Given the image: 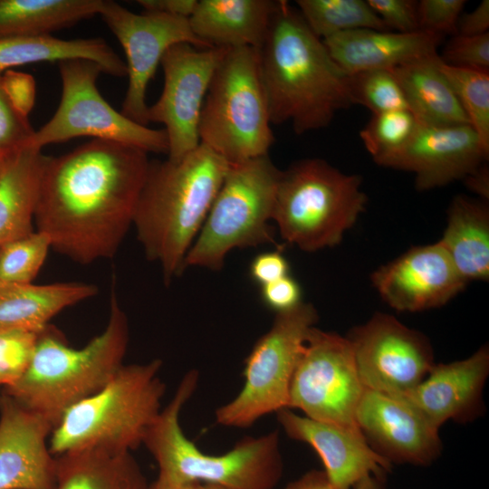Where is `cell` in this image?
Wrapping results in <instances>:
<instances>
[{
    "instance_id": "b9f144b4",
    "label": "cell",
    "mask_w": 489,
    "mask_h": 489,
    "mask_svg": "<svg viewBox=\"0 0 489 489\" xmlns=\"http://www.w3.org/2000/svg\"><path fill=\"white\" fill-rule=\"evenodd\" d=\"M261 300L275 313L288 312L302 302L301 286L287 275L261 286Z\"/></svg>"
},
{
    "instance_id": "c3c4849f",
    "label": "cell",
    "mask_w": 489,
    "mask_h": 489,
    "mask_svg": "<svg viewBox=\"0 0 489 489\" xmlns=\"http://www.w3.org/2000/svg\"><path fill=\"white\" fill-rule=\"evenodd\" d=\"M352 489H387L385 478L368 475L358 482Z\"/></svg>"
},
{
    "instance_id": "836d02e7",
    "label": "cell",
    "mask_w": 489,
    "mask_h": 489,
    "mask_svg": "<svg viewBox=\"0 0 489 489\" xmlns=\"http://www.w3.org/2000/svg\"><path fill=\"white\" fill-rule=\"evenodd\" d=\"M418 124L415 116L407 109L372 114L360 131V138L377 162L403 147Z\"/></svg>"
},
{
    "instance_id": "7c38bea8",
    "label": "cell",
    "mask_w": 489,
    "mask_h": 489,
    "mask_svg": "<svg viewBox=\"0 0 489 489\" xmlns=\"http://www.w3.org/2000/svg\"><path fill=\"white\" fill-rule=\"evenodd\" d=\"M365 389L346 336L313 327L292 376L289 409L314 420L357 427Z\"/></svg>"
},
{
    "instance_id": "3957f363",
    "label": "cell",
    "mask_w": 489,
    "mask_h": 489,
    "mask_svg": "<svg viewBox=\"0 0 489 489\" xmlns=\"http://www.w3.org/2000/svg\"><path fill=\"white\" fill-rule=\"evenodd\" d=\"M228 168L202 144L178 159L150 161L133 226L147 258L160 265L166 284L185 269Z\"/></svg>"
},
{
    "instance_id": "cb8c5ba5",
    "label": "cell",
    "mask_w": 489,
    "mask_h": 489,
    "mask_svg": "<svg viewBox=\"0 0 489 489\" xmlns=\"http://www.w3.org/2000/svg\"><path fill=\"white\" fill-rule=\"evenodd\" d=\"M47 157L42 149L23 146L10 151L0 166V247L35 230Z\"/></svg>"
},
{
    "instance_id": "30bf717a",
    "label": "cell",
    "mask_w": 489,
    "mask_h": 489,
    "mask_svg": "<svg viewBox=\"0 0 489 489\" xmlns=\"http://www.w3.org/2000/svg\"><path fill=\"white\" fill-rule=\"evenodd\" d=\"M318 319L315 307L303 302L276 313L270 330L256 340L244 360L241 390L216 410V423L244 428L266 415L289 408L292 376Z\"/></svg>"
},
{
    "instance_id": "ac0fdd59",
    "label": "cell",
    "mask_w": 489,
    "mask_h": 489,
    "mask_svg": "<svg viewBox=\"0 0 489 489\" xmlns=\"http://www.w3.org/2000/svg\"><path fill=\"white\" fill-rule=\"evenodd\" d=\"M370 278L382 300L403 312L441 307L467 283L439 242L410 248Z\"/></svg>"
},
{
    "instance_id": "277c9868",
    "label": "cell",
    "mask_w": 489,
    "mask_h": 489,
    "mask_svg": "<svg viewBox=\"0 0 489 489\" xmlns=\"http://www.w3.org/2000/svg\"><path fill=\"white\" fill-rule=\"evenodd\" d=\"M114 287L109 320L99 335L75 349L48 325L39 334L26 372L4 388V393L46 418L53 428L70 408L102 388L123 365L129 323Z\"/></svg>"
},
{
    "instance_id": "e575fe53",
    "label": "cell",
    "mask_w": 489,
    "mask_h": 489,
    "mask_svg": "<svg viewBox=\"0 0 489 489\" xmlns=\"http://www.w3.org/2000/svg\"><path fill=\"white\" fill-rule=\"evenodd\" d=\"M353 105L372 114L408 109L401 87L391 70H372L349 75Z\"/></svg>"
},
{
    "instance_id": "484cf974",
    "label": "cell",
    "mask_w": 489,
    "mask_h": 489,
    "mask_svg": "<svg viewBox=\"0 0 489 489\" xmlns=\"http://www.w3.org/2000/svg\"><path fill=\"white\" fill-rule=\"evenodd\" d=\"M439 54L392 69L408 110L424 126L468 124V119L451 85L439 68Z\"/></svg>"
},
{
    "instance_id": "2e32d148",
    "label": "cell",
    "mask_w": 489,
    "mask_h": 489,
    "mask_svg": "<svg viewBox=\"0 0 489 489\" xmlns=\"http://www.w3.org/2000/svg\"><path fill=\"white\" fill-rule=\"evenodd\" d=\"M355 420L371 449L391 465L428 466L442 454L439 429L399 396L365 389Z\"/></svg>"
},
{
    "instance_id": "f6af8a7d",
    "label": "cell",
    "mask_w": 489,
    "mask_h": 489,
    "mask_svg": "<svg viewBox=\"0 0 489 489\" xmlns=\"http://www.w3.org/2000/svg\"><path fill=\"white\" fill-rule=\"evenodd\" d=\"M197 0H139L143 12H153L189 18Z\"/></svg>"
},
{
    "instance_id": "52a82bcc",
    "label": "cell",
    "mask_w": 489,
    "mask_h": 489,
    "mask_svg": "<svg viewBox=\"0 0 489 489\" xmlns=\"http://www.w3.org/2000/svg\"><path fill=\"white\" fill-rule=\"evenodd\" d=\"M361 184L316 158L282 170L273 213L282 238L304 252L339 244L366 207Z\"/></svg>"
},
{
    "instance_id": "d590c367",
    "label": "cell",
    "mask_w": 489,
    "mask_h": 489,
    "mask_svg": "<svg viewBox=\"0 0 489 489\" xmlns=\"http://www.w3.org/2000/svg\"><path fill=\"white\" fill-rule=\"evenodd\" d=\"M38 332L0 330V386L14 385L26 372L34 353Z\"/></svg>"
},
{
    "instance_id": "ab89813d",
    "label": "cell",
    "mask_w": 489,
    "mask_h": 489,
    "mask_svg": "<svg viewBox=\"0 0 489 489\" xmlns=\"http://www.w3.org/2000/svg\"><path fill=\"white\" fill-rule=\"evenodd\" d=\"M387 28L398 33L419 31L417 2L412 0H367Z\"/></svg>"
},
{
    "instance_id": "1f68e13d",
    "label": "cell",
    "mask_w": 489,
    "mask_h": 489,
    "mask_svg": "<svg viewBox=\"0 0 489 489\" xmlns=\"http://www.w3.org/2000/svg\"><path fill=\"white\" fill-rule=\"evenodd\" d=\"M439 68L451 85L469 125L489 151V72L450 66L441 59Z\"/></svg>"
},
{
    "instance_id": "f907efd6",
    "label": "cell",
    "mask_w": 489,
    "mask_h": 489,
    "mask_svg": "<svg viewBox=\"0 0 489 489\" xmlns=\"http://www.w3.org/2000/svg\"><path fill=\"white\" fill-rule=\"evenodd\" d=\"M200 489H225L221 486L213 485V484H201Z\"/></svg>"
},
{
    "instance_id": "bcb514c9",
    "label": "cell",
    "mask_w": 489,
    "mask_h": 489,
    "mask_svg": "<svg viewBox=\"0 0 489 489\" xmlns=\"http://www.w3.org/2000/svg\"><path fill=\"white\" fill-rule=\"evenodd\" d=\"M283 489H334L323 470L312 469Z\"/></svg>"
},
{
    "instance_id": "7a4b0ae2",
    "label": "cell",
    "mask_w": 489,
    "mask_h": 489,
    "mask_svg": "<svg viewBox=\"0 0 489 489\" xmlns=\"http://www.w3.org/2000/svg\"><path fill=\"white\" fill-rule=\"evenodd\" d=\"M256 50L272 124L289 122L302 135L328 127L353 105L349 75L289 2L278 1Z\"/></svg>"
},
{
    "instance_id": "f546056e",
    "label": "cell",
    "mask_w": 489,
    "mask_h": 489,
    "mask_svg": "<svg viewBox=\"0 0 489 489\" xmlns=\"http://www.w3.org/2000/svg\"><path fill=\"white\" fill-rule=\"evenodd\" d=\"M103 0H0V38L51 34L100 14Z\"/></svg>"
},
{
    "instance_id": "83f0119b",
    "label": "cell",
    "mask_w": 489,
    "mask_h": 489,
    "mask_svg": "<svg viewBox=\"0 0 489 489\" xmlns=\"http://www.w3.org/2000/svg\"><path fill=\"white\" fill-rule=\"evenodd\" d=\"M439 243L467 283L489 279V209L484 202L456 196Z\"/></svg>"
},
{
    "instance_id": "8d00e7d4",
    "label": "cell",
    "mask_w": 489,
    "mask_h": 489,
    "mask_svg": "<svg viewBox=\"0 0 489 489\" xmlns=\"http://www.w3.org/2000/svg\"><path fill=\"white\" fill-rule=\"evenodd\" d=\"M439 58L450 66L489 72V33L478 36L453 35Z\"/></svg>"
},
{
    "instance_id": "f1b7e54d",
    "label": "cell",
    "mask_w": 489,
    "mask_h": 489,
    "mask_svg": "<svg viewBox=\"0 0 489 489\" xmlns=\"http://www.w3.org/2000/svg\"><path fill=\"white\" fill-rule=\"evenodd\" d=\"M55 457V489H148L130 452L85 449Z\"/></svg>"
},
{
    "instance_id": "816d5d0a",
    "label": "cell",
    "mask_w": 489,
    "mask_h": 489,
    "mask_svg": "<svg viewBox=\"0 0 489 489\" xmlns=\"http://www.w3.org/2000/svg\"><path fill=\"white\" fill-rule=\"evenodd\" d=\"M10 152V151H9ZM9 152H0V166L2 165L5 156L9 153Z\"/></svg>"
},
{
    "instance_id": "ee69618b",
    "label": "cell",
    "mask_w": 489,
    "mask_h": 489,
    "mask_svg": "<svg viewBox=\"0 0 489 489\" xmlns=\"http://www.w3.org/2000/svg\"><path fill=\"white\" fill-rule=\"evenodd\" d=\"M489 29V0H483L471 12L462 14L457 24L456 34L478 36Z\"/></svg>"
},
{
    "instance_id": "8992f818",
    "label": "cell",
    "mask_w": 489,
    "mask_h": 489,
    "mask_svg": "<svg viewBox=\"0 0 489 489\" xmlns=\"http://www.w3.org/2000/svg\"><path fill=\"white\" fill-rule=\"evenodd\" d=\"M162 361L122 365L99 391L70 408L53 429V456L85 449L130 452L161 410Z\"/></svg>"
},
{
    "instance_id": "7dc6e473",
    "label": "cell",
    "mask_w": 489,
    "mask_h": 489,
    "mask_svg": "<svg viewBox=\"0 0 489 489\" xmlns=\"http://www.w3.org/2000/svg\"><path fill=\"white\" fill-rule=\"evenodd\" d=\"M466 187L484 199L489 197V171L485 163L464 178Z\"/></svg>"
},
{
    "instance_id": "7bdbcfd3",
    "label": "cell",
    "mask_w": 489,
    "mask_h": 489,
    "mask_svg": "<svg viewBox=\"0 0 489 489\" xmlns=\"http://www.w3.org/2000/svg\"><path fill=\"white\" fill-rule=\"evenodd\" d=\"M290 265L280 250L257 254L250 264L251 279L260 286L289 275Z\"/></svg>"
},
{
    "instance_id": "d6986e66",
    "label": "cell",
    "mask_w": 489,
    "mask_h": 489,
    "mask_svg": "<svg viewBox=\"0 0 489 489\" xmlns=\"http://www.w3.org/2000/svg\"><path fill=\"white\" fill-rule=\"evenodd\" d=\"M53 429L41 415L0 396V489H55Z\"/></svg>"
},
{
    "instance_id": "9a60e30c",
    "label": "cell",
    "mask_w": 489,
    "mask_h": 489,
    "mask_svg": "<svg viewBox=\"0 0 489 489\" xmlns=\"http://www.w3.org/2000/svg\"><path fill=\"white\" fill-rule=\"evenodd\" d=\"M226 48H198L182 43L171 46L160 64L164 85L148 109V121L165 126L168 158L178 159L200 144L198 124L213 74Z\"/></svg>"
},
{
    "instance_id": "74e56055",
    "label": "cell",
    "mask_w": 489,
    "mask_h": 489,
    "mask_svg": "<svg viewBox=\"0 0 489 489\" xmlns=\"http://www.w3.org/2000/svg\"><path fill=\"white\" fill-rule=\"evenodd\" d=\"M465 0H421L417 2L419 30L440 35L456 34Z\"/></svg>"
},
{
    "instance_id": "44dd1931",
    "label": "cell",
    "mask_w": 489,
    "mask_h": 489,
    "mask_svg": "<svg viewBox=\"0 0 489 489\" xmlns=\"http://www.w3.org/2000/svg\"><path fill=\"white\" fill-rule=\"evenodd\" d=\"M489 376V347L469 357L435 363L413 389L400 395L438 429L447 421L465 424L485 412L483 392Z\"/></svg>"
},
{
    "instance_id": "e0dca14e",
    "label": "cell",
    "mask_w": 489,
    "mask_h": 489,
    "mask_svg": "<svg viewBox=\"0 0 489 489\" xmlns=\"http://www.w3.org/2000/svg\"><path fill=\"white\" fill-rule=\"evenodd\" d=\"M487 151L468 124L430 127L418 124L409 140L376 163L411 172L415 187L427 191L464 180L488 160Z\"/></svg>"
},
{
    "instance_id": "ba28073f",
    "label": "cell",
    "mask_w": 489,
    "mask_h": 489,
    "mask_svg": "<svg viewBox=\"0 0 489 489\" xmlns=\"http://www.w3.org/2000/svg\"><path fill=\"white\" fill-rule=\"evenodd\" d=\"M257 50L226 48L201 110L200 144L236 164L267 155L275 141Z\"/></svg>"
},
{
    "instance_id": "5bb4252c",
    "label": "cell",
    "mask_w": 489,
    "mask_h": 489,
    "mask_svg": "<svg viewBox=\"0 0 489 489\" xmlns=\"http://www.w3.org/2000/svg\"><path fill=\"white\" fill-rule=\"evenodd\" d=\"M99 15L121 44L129 84L121 112L148 126L146 92L165 53L177 43L212 48L193 33L188 18L143 12L133 13L120 4L103 0Z\"/></svg>"
},
{
    "instance_id": "d6a6232c",
    "label": "cell",
    "mask_w": 489,
    "mask_h": 489,
    "mask_svg": "<svg viewBox=\"0 0 489 489\" xmlns=\"http://www.w3.org/2000/svg\"><path fill=\"white\" fill-rule=\"evenodd\" d=\"M50 249L49 238L37 230L5 244L0 247V281L12 283H33Z\"/></svg>"
},
{
    "instance_id": "5b68a950",
    "label": "cell",
    "mask_w": 489,
    "mask_h": 489,
    "mask_svg": "<svg viewBox=\"0 0 489 489\" xmlns=\"http://www.w3.org/2000/svg\"><path fill=\"white\" fill-rule=\"evenodd\" d=\"M197 382L198 372L189 370L145 435L143 445L158 464V477L175 484H213L225 489H273L283 472L277 430L244 437L218 455L202 452L186 436L179 415Z\"/></svg>"
},
{
    "instance_id": "6da1fadb",
    "label": "cell",
    "mask_w": 489,
    "mask_h": 489,
    "mask_svg": "<svg viewBox=\"0 0 489 489\" xmlns=\"http://www.w3.org/2000/svg\"><path fill=\"white\" fill-rule=\"evenodd\" d=\"M148 152L92 139L48 156L34 216L51 247L87 265L117 254L134 216L150 160Z\"/></svg>"
},
{
    "instance_id": "d4e9b609",
    "label": "cell",
    "mask_w": 489,
    "mask_h": 489,
    "mask_svg": "<svg viewBox=\"0 0 489 489\" xmlns=\"http://www.w3.org/2000/svg\"><path fill=\"white\" fill-rule=\"evenodd\" d=\"M97 292L96 285L82 282L35 284L0 281V330L40 333L58 313Z\"/></svg>"
},
{
    "instance_id": "60d3db41",
    "label": "cell",
    "mask_w": 489,
    "mask_h": 489,
    "mask_svg": "<svg viewBox=\"0 0 489 489\" xmlns=\"http://www.w3.org/2000/svg\"><path fill=\"white\" fill-rule=\"evenodd\" d=\"M0 84L13 107L21 115L28 118L35 102L36 86L34 76L10 69L0 74Z\"/></svg>"
},
{
    "instance_id": "8fae6325",
    "label": "cell",
    "mask_w": 489,
    "mask_h": 489,
    "mask_svg": "<svg viewBox=\"0 0 489 489\" xmlns=\"http://www.w3.org/2000/svg\"><path fill=\"white\" fill-rule=\"evenodd\" d=\"M62 82L59 106L26 143L43 149L46 145L79 137L110 140L139 148L148 153L168 152L166 131L139 124L118 111L101 96L96 82L103 72L95 62L82 59L58 63Z\"/></svg>"
},
{
    "instance_id": "7402d4cb",
    "label": "cell",
    "mask_w": 489,
    "mask_h": 489,
    "mask_svg": "<svg viewBox=\"0 0 489 489\" xmlns=\"http://www.w3.org/2000/svg\"><path fill=\"white\" fill-rule=\"evenodd\" d=\"M443 35L426 31L398 33L358 29L323 39L330 55L348 75L392 70L411 62L437 55Z\"/></svg>"
},
{
    "instance_id": "4fadbf2b",
    "label": "cell",
    "mask_w": 489,
    "mask_h": 489,
    "mask_svg": "<svg viewBox=\"0 0 489 489\" xmlns=\"http://www.w3.org/2000/svg\"><path fill=\"white\" fill-rule=\"evenodd\" d=\"M346 338L366 389L403 395L417 386L436 363L427 336L387 313L376 312Z\"/></svg>"
},
{
    "instance_id": "ffe728a7",
    "label": "cell",
    "mask_w": 489,
    "mask_h": 489,
    "mask_svg": "<svg viewBox=\"0 0 489 489\" xmlns=\"http://www.w3.org/2000/svg\"><path fill=\"white\" fill-rule=\"evenodd\" d=\"M276 417L290 438L316 452L334 489H352L368 475L385 478L392 469L371 449L358 427L314 420L289 408L278 411Z\"/></svg>"
},
{
    "instance_id": "603a6c76",
    "label": "cell",
    "mask_w": 489,
    "mask_h": 489,
    "mask_svg": "<svg viewBox=\"0 0 489 489\" xmlns=\"http://www.w3.org/2000/svg\"><path fill=\"white\" fill-rule=\"evenodd\" d=\"M278 1L197 0L188 21L195 35L210 47L257 49Z\"/></svg>"
},
{
    "instance_id": "f35d334b",
    "label": "cell",
    "mask_w": 489,
    "mask_h": 489,
    "mask_svg": "<svg viewBox=\"0 0 489 489\" xmlns=\"http://www.w3.org/2000/svg\"><path fill=\"white\" fill-rule=\"evenodd\" d=\"M34 129L11 104L0 84V152L25 146Z\"/></svg>"
},
{
    "instance_id": "9c48e42d",
    "label": "cell",
    "mask_w": 489,
    "mask_h": 489,
    "mask_svg": "<svg viewBox=\"0 0 489 489\" xmlns=\"http://www.w3.org/2000/svg\"><path fill=\"white\" fill-rule=\"evenodd\" d=\"M282 170L269 155L229 164L206 218L189 249L188 266L220 270L235 248L275 242L273 220L276 190Z\"/></svg>"
},
{
    "instance_id": "4dcf8cb0",
    "label": "cell",
    "mask_w": 489,
    "mask_h": 489,
    "mask_svg": "<svg viewBox=\"0 0 489 489\" xmlns=\"http://www.w3.org/2000/svg\"><path fill=\"white\" fill-rule=\"evenodd\" d=\"M295 3L308 27L321 40L358 29L389 31L364 0H297Z\"/></svg>"
},
{
    "instance_id": "681fc988",
    "label": "cell",
    "mask_w": 489,
    "mask_h": 489,
    "mask_svg": "<svg viewBox=\"0 0 489 489\" xmlns=\"http://www.w3.org/2000/svg\"><path fill=\"white\" fill-rule=\"evenodd\" d=\"M200 486L199 484H175L158 477L153 484L149 485L148 489H200Z\"/></svg>"
},
{
    "instance_id": "4316f807",
    "label": "cell",
    "mask_w": 489,
    "mask_h": 489,
    "mask_svg": "<svg viewBox=\"0 0 489 489\" xmlns=\"http://www.w3.org/2000/svg\"><path fill=\"white\" fill-rule=\"evenodd\" d=\"M75 59L95 62L110 75L127 76L125 62L102 38L69 40L52 34L0 38V74L20 65Z\"/></svg>"
}]
</instances>
